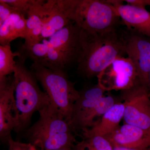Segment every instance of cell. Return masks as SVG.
Segmentation results:
<instances>
[{"label": "cell", "instance_id": "52a82bcc", "mask_svg": "<svg viewBox=\"0 0 150 150\" xmlns=\"http://www.w3.org/2000/svg\"><path fill=\"white\" fill-rule=\"evenodd\" d=\"M146 86L139 81L131 88L121 91L125 105V123L142 129H150V97Z\"/></svg>", "mask_w": 150, "mask_h": 150}, {"label": "cell", "instance_id": "3957f363", "mask_svg": "<svg viewBox=\"0 0 150 150\" xmlns=\"http://www.w3.org/2000/svg\"><path fill=\"white\" fill-rule=\"evenodd\" d=\"M60 11L81 29L100 33L120 28L118 11L106 1L57 0Z\"/></svg>", "mask_w": 150, "mask_h": 150}, {"label": "cell", "instance_id": "7a4b0ae2", "mask_svg": "<svg viewBox=\"0 0 150 150\" xmlns=\"http://www.w3.org/2000/svg\"><path fill=\"white\" fill-rule=\"evenodd\" d=\"M38 112V120L23 133L28 143L41 150L73 149L77 142L76 133L69 121L51 104Z\"/></svg>", "mask_w": 150, "mask_h": 150}, {"label": "cell", "instance_id": "9c48e42d", "mask_svg": "<svg viewBox=\"0 0 150 150\" xmlns=\"http://www.w3.org/2000/svg\"><path fill=\"white\" fill-rule=\"evenodd\" d=\"M126 55L137 69L140 80L149 88L150 37L131 28L123 29Z\"/></svg>", "mask_w": 150, "mask_h": 150}, {"label": "cell", "instance_id": "d4e9b609", "mask_svg": "<svg viewBox=\"0 0 150 150\" xmlns=\"http://www.w3.org/2000/svg\"><path fill=\"white\" fill-rule=\"evenodd\" d=\"M146 6H150V0H144Z\"/></svg>", "mask_w": 150, "mask_h": 150}, {"label": "cell", "instance_id": "8992f818", "mask_svg": "<svg viewBox=\"0 0 150 150\" xmlns=\"http://www.w3.org/2000/svg\"><path fill=\"white\" fill-rule=\"evenodd\" d=\"M43 87L50 103L69 121L73 105L79 96L75 83L69 79L66 73L52 71L38 63L30 67Z\"/></svg>", "mask_w": 150, "mask_h": 150}, {"label": "cell", "instance_id": "cb8c5ba5", "mask_svg": "<svg viewBox=\"0 0 150 150\" xmlns=\"http://www.w3.org/2000/svg\"><path fill=\"white\" fill-rule=\"evenodd\" d=\"M113 150H150V148L146 149H129V148L121 147H116L113 148Z\"/></svg>", "mask_w": 150, "mask_h": 150}, {"label": "cell", "instance_id": "83f0119b", "mask_svg": "<svg viewBox=\"0 0 150 150\" xmlns=\"http://www.w3.org/2000/svg\"><path fill=\"white\" fill-rule=\"evenodd\" d=\"M149 96L150 97V93H149Z\"/></svg>", "mask_w": 150, "mask_h": 150}, {"label": "cell", "instance_id": "ffe728a7", "mask_svg": "<svg viewBox=\"0 0 150 150\" xmlns=\"http://www.w3.org/2000/svg\"><path fill=\"white\" fill-rule=\"evenodd\" d=\"M48 49L46 44L40 43L30 46H25L22 44L18 51L32 60L33 63L41 64L47 55Z\"/></svg>", "mask_w": 150, "mask_h": 150}, {"label": "cell", "instance_id": "44dd1931", "mask_svg": "<svg viewBox=\"0 0 150 150\" xmlns=\"http://www.w3.org/2000/svg\"><path fill=\"white\" fill-rule=\"evenodd\" d=\"M14 8L17 9L20 13L27 15L30 8L34 5L37 0H2Z\"/></svg>", "mask_w": 150, "mask_h": 150}, {"label": "cell", "instance_id": "ba28073f", "mask_svg": "<svg viewBox=\"0 0 150 150\" xmlns=\"http://www.w3.org/2000/svg\"><path fill=\"white\" fill-rule=\"evenodd\" d=\"M97 77L106 91L127 90L141 81L134 64L125 57L115 59Z\"/></svg>", "mask_w": 150, "mask_h": 150}, {"label": "cell", "instance_id": "d6986e66", "mask_svg": "<svg viewBox=\"0 0 150 150\" xmlns=\"http://www.w3.org/2000/svg\"><path fill=\"white\" fill-rule=\"evenodd\" d=\"M17 51L13 53L10 45H0V79L13 74L16 67Z\"/></svg>", "mask_w": 150, "mask_h": 150}, {"label": "cell", "instance_id": "7c38bea8", "mask_svg": "<svg viewBox=\"0 0 150 150\" xmlns=\"http://www.w3.org/2000/svg\"><path fill=\"white\" fill-rule=\"evenodd\" d=\"M114 147L129 149L150 148V129L125 123L112 134L104 137Z\"/></svg>", "mask_w": 150, "mask_h": 150}, {"label": "cell", "instance_id": "e0dca14e", "mask_svg": "<svg viewBox=\"0 0 150 150\" xmlns=\"http://www.w3.org/2000/svg\"><path fill=\"white\" fill-rule=\"evenodd\" d=\"M82 139L77 142L73 150H113L110 142L104 137L92 133L88 129L81 131Z\"/></svg>", "mask_w": 150, "mask_h": 150}, {"label": "cell", "instance_id": "277c9868", "mask_svg": "<svg viewBox=\"0 0 150 150\" xmlns=\"http://www.w3.org/2000/svg\"><path fill=\"white\" fill-rule=\"evenodd\" d=\"M17 52L13 76L15 98L19 114L18 125L15 132L19 134L23 133L28 128L35 112L51 103L47 94L38 86L35 75L26 67L27 57Z\"/></svg>", "mask_w": 150, "mask_h": 150}, {"label": "cell", "instance_id": "5bb4252c", "mask_svg": "<svg viewBox=\"0 0 150 150\" xmlns=\"http://www.w3.org/2000/svg\"><path fill=\"white\" fill-rule=\"evenodd\" d=\"M125 105L121 101L117 102L103 115L89 130L92 133L105 137L118 130L124 116Z\"/></svg>", "mask_w": 150, "mask_h": 150}, {"label": "cell", "instance_id": "4316f807", "mask_svg": "<svg viewBox=\"0 0 150 150\" xmlns=\"http://www.w3.org/2000/svg\"><path fill=\"white\" fill-rule=\"evenodd\" d=\"M149 93H150V72L149 77Z\"/></svg>", "mask_w": 150, "mask_h": 150}, {"label": "cell", "instance_id": "603a6c76", "mask_svg": "<svg viewBox=\"0 0 150 150\" xmlns=\"http://www.w3.org/2000/svg\"><path fill=\"white\" fill-rule=\"evenodd\" d=\"M19 12L17 9L14 8L2 0L0 1V25L4 22L10 16L14 13Z\"/></svg>", "mask_w": 150, "mask_h": 150}, {"label": "cell", "instance_id": "7402d4cb", "mask_svg": "<svg viewBox=\"0 0 150 150\" xmlns=\"http://www.w3.org/2000/svg\"><path fill=\"white\" fill-rule=\"evenodd\" d=\"M7 144L8 147L6 150H37L36 147L30 143L15 141L11 135L8 137Z\"/></svg>", "mask_w": 150, "mask_h": 150}, {"label": "cell", "instance_id": "30bf717a", "mask_svg": "<svg viewBox=\"0 0 150 150\" xmlns=\"http://www.w3.org/2000/svg\"><path fill=\"white\" fill-rule=\"evenodd\" d=\"M19 114L14 96L13 76L0 79V139L7 144L12 131L16 130Z\"/></svg>", "mask_w": 150, "mask_h": 150}, {"label": "cell", "instance_id": "6da1fadb", "mask_svg": "<svg viewBox=\"0 0 150 150\" xmlns=\"http://www.w3.org/2000/svg\"><path fill=\"white\" fill-rule=\"evenodd\" d=\"M78 73L83 77H97L115 59L126 55L123 29L100 33L81 29Z\"/></svg>", "mask_w": 150, "mask_h": 150}, {"label": "cell", "instance_id": "8fae6325", "mask_svg": "<svg viewBox=\"0 0 150 150\" xmlns=\"http://www.w3.org/2000/svg\"><path fill=\"white\" fill-rule=\"evenodd\" d=\"M81 28L71 23L49 38L51 46L62 54L70 65L77 62L81 51Z\"/></svg>", "mask_w": 150, "mask_h": 150}, {"label": "cell", "instance_id": "5b68a950", "mask_svg": "<svg viewBox=\"0 0 150 150\" xmlns=\"http://www.w3.org/2000/svg\"><path fill=\"white\" fill-rule=\"evenodd\" d=\"M106 91L98 83L86 87L79 91L70 118L71 126L76 134L93 126L108 110L120 101L114 96H105Z\"/></svg>", "mask_w": 150, "mask_h": 150}, {"label": "cell", "instance_id": "4fadbf2b", "mask_svg": "<svg viewBox=\"0 0 150 150\" xmlns=\"http://www.w3.org/2000/svg\"><path fill=\"white\" fill-rule=\"evenodd\" d=\"M116 9L123 24L150 37V12L146 8L123 4L122 0H106Z\"/></svg>", "mask_w": 150, "mask_h": 150}, {"label": "cell", "instance_id": "ac0fdd59", "mask_svg": "<svg viewBox=\"0 0 150 150\" xmlns=\"http://www.w3.org/2000/svg\"><path fill=\"white\" fill-rule=\"evenodd\" d=\"M43 43L48 47V51L46 58L41 64L52 71L60 72H65V69L70 65L66 58L62 54L53 48L48 40L44 39Z\"/></svg>", "mask_w": 150, "mask_h": 150}, {"label": "cell", "instance_id": "9a60e30c", "mask_svg": "<svg viewBox=\"0 0 150 150\" xmlns=\"http://www.w3.org/2000/svg\"><path fill=\"white\" fill-rule=\"evenodd\" d=\"M27 18L19 12L14 13L0 25L1 45H10L18 38L25 39L26 35Z\"/></svg>", "mask_w": 150, "mask_h": 150}, {"label": "cell", "instance_id": "484cf974", "mask_svg": "<svg viewBox=\"0 0 150 150\" xmlns=\"http://www.w3.org/2000/svg\"><path fill=\"white\" fill-rule=\"evenodd\" d=\"M56 150H73L71 148H62V149H59Z\"/></svg>", "mask_w": 150, "mask_h": 150}, {"label": "cell", "instance_id": "2e32d148", "mask_svg": "<svg viewBox=\"0 0 150 150\" xmlns=\"http://www.w3.org/2000/svg\"><path fill=\"white\" fill-rule=\"evenodd\" d=\"M71 23L73 22L59 10L56 0H53L51 14L43 24L41 35L42 40L48 38H50L56 32Z\"/></svg>", "mask_w": 150, "mask_h": 150}]
</instances>
